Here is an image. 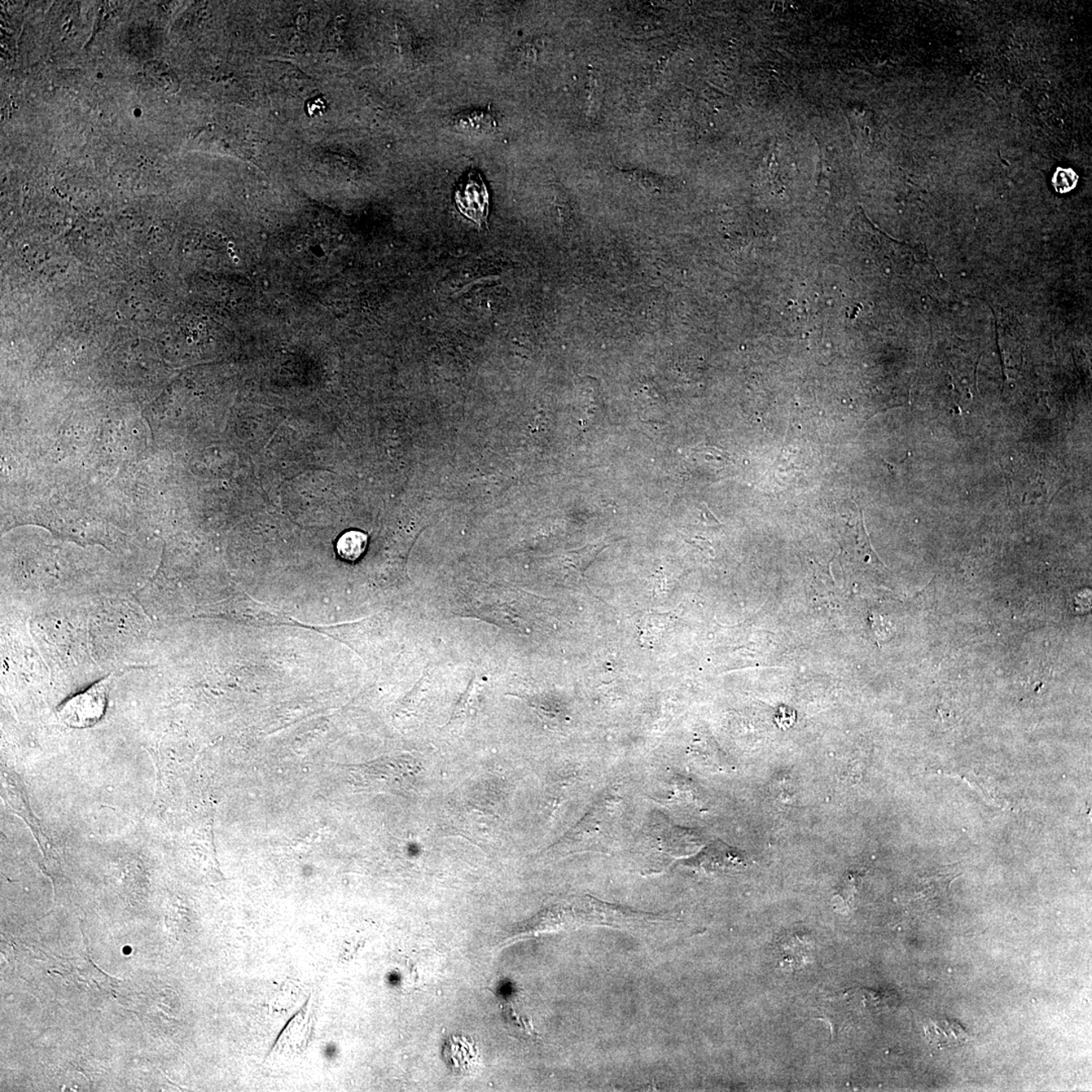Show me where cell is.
I'll use <instances>...</instances> for the list:
<instances>
[{"mask_svg": "<svg viewBox=\"0 0 1092 1092\" xmlns=\"http://www.w3.org/2000/svg\"><path fill=\"white\" fill-rule=\"evenodd\" d=\"M113 675L100 680L89 689L71 697L61 706L58 716L66 726L87 728L96 725L104 716L108 705V687Z\"/></svg>", "mask_w": 1092, "mask_h": 1092, "instance_id": "6da1fadb", "label": "cell"}, {"mask_svg": "<svg viewBox=\"0 0 1092 1092\" xmlns=\"http://www.w3.org/2000/svg\"><path fill=\"white\" fill-rule=\"evenodd\" d=\"M454 203L464 217L482 229L488 227L489 191L479 171L468 170L458 179L454 188Z\"/></svg>", "mask_w": 1092, "mask_h": 1092, "instance_id": "7a4b0ae2", "label": "cell"}, {"mask_svg": "<svg viewBox=\"0 0 1092 1092\" xmlns=\"http://www.w3.org/2000/svg\"><path fill=\"white\" fill-rule=\"evenodd\" d=\"M443 1060L451 1072L458 1076H469L480 1065L476 1043L466 1037H450L443 1047Z\"/></svg>", "mask_w": 1092, "mask_h": 1092, "instance_id": "3957f363", "label": "cell"}, {"mask_svg": "<svg viewBox=\"0 0 1092 1092\" xmlns=\"http://www.w3.org/2000/svg\"><path fill=\"white\" fill-rule=\"evenodd\" d=\"M925 1036L936 1049L959 1047L969 1041L970 1036L957 1021H933L925 1027Z\"/></svg>", "mask_w": 1092, "mask_h": 1092, "instance_id": "277c9868", "label": "cell"}, {"mask_svg": "<svg viewBox=\"0 0 1092 1092\" xmlns=\"http://www.w3.org/2000/svg\"><path fill=\"white\" fill-rule=\"evenodd\" d=\"M145 74L158 89L166 92H175L178 90L177 76L164 63L149 62L145 66Z\"/></svg>", "mask_w": 1092, "mask_h": 1092, "instance_id": "5b68a950", "label": "cell"}, {"mask_svg": "<svg viewBox=\"0 0 1092 1092\" xmlns=\"http://www.w3.org/2000/svg\"><path fill=\"white\" fill-rule=\"evenodd\" d=\"M609 546H611L609 541L592 543V545L582 547L580 550L569 552L568 560L584 577L587 569L594 563L601 552Z\"/></svg>", "mask_w": 1092, "mask_h": 1092, "instance_id": "8992f818", "label": "cell"}, {"mask_svg": "<svg viewBox=\"0 0 1092 1092\" xmlns=\"http://www.w3.org/2000/svg\"><path fill=\"white\" fill-rule=\"evenodd\" d=\"M367 538L362 532H350L345 533L340 538L337 550L341 558L348 560H355L363 554L366 550Z\"/></svg>", "mask_w": 1092, "mask_h": 1092, "instance_id": "52a82bcc", "label": "cell"}, {"mask_svg": "<svg viewBox=\"0 0 1092 1092\" xmlns=\"http://www.w3.org/2000/svg\"><path fill=\"white\" fill-rule=\"evenodd\" d=\"M684 539H685V541L688 542V543H689V545H692V546H694L697 547V548H699L700 551H706V552H709L710 555H713V550H712V546H710V543H709L708 541H704L703 538H700V537H694V538L684 537Z\"/></svg>", "mask_w": 1092, "mask_h": 1092, "instance_id": "ba28073f", "label": "cell"}]
</instances>
